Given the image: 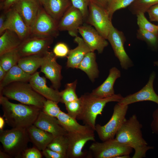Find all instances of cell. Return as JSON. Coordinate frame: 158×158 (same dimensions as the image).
<instances>
[{"label": "cell", "instance_id": "obj_1", "mask_svg": "<svg viewBox=\"0 0 158 158\" xmlns=\"http://www.w3.org/2000/svg\"><path fill=\"white\" fill-rule=\"evenodd\" d=\"M142 128L136 115L133 114L129 119H125L115 135L117 141L134 150L133 158L145 157L147 151L154 148L148 145L143 137Z\"/></svg>", "mask_w": 158, "mask_h": 158}, {"label": "cell", "instance_id": "obj_2", "mask_svg": "<svg viewBox=\"0 0 158 158\" xmlns=\"http://www.w3.org/2000/svg\"><path fill=\"white\" fill-rule=\"evenodd\" d=\"M0 104L6 122L12 128H27L33 125L42 110L34 106L11 102L3 95L0 96Z\"/></svg>", "mask_w": 158, "mask_h": 158}, {"label": "cell", "instance_id": "obj_3", "mask_svg": "<svg viewBox=\"0 0 158 158\" xmlns=\"http://www.w3.org/2000/svg\"><path fill=\"white\" fill-rule=\"evenodd\" d=\"M82 108L81 113L77 119L82 120L86 125L95 131L96 120L98 115H101L106 104L109 102H118L123 97L120 94L106 98L96 97L90 93H85L80 97Z\"/></svg>", "mask_w": 158, "mask_h": 158}, {"label": "cell", "instance_id": "obj_4", "mask_svg": "<svg viewBox=\"0 0 158 158\" xmlns=\"http://www.w3.org/2000/svg\"><path fill=\"white\" fill-rule=\"evenodd\" d=\"M0 92L8 99L21 103L32 106L42 109L47 99L33 89L29 83L18 82L12 83L4 87Z\"/></svg>", "mask_w": 158, "mask_h": 158}, {"label": "cell", "instance_id": "obj_5", "mask_svg": "<svg viewBox=\"0 0 158 158\" xmlns=\"http://www.w3.org/2000/svg\"><path fill=\"white\" fill-rule=\"evenodd\" d=\"M0 141L4 151L12 157L18 158L28 148L30 140L26 128H12L0 131Z\"/></svg>", "mask_w": 158, "mask_h": 158}, {"label": "cell", "instance_id": "obj_6", "mask_svg": "<svg viewBox=\"0 0 158 158\" xmlns=\"http://www.w3.org/2000/svg\"><path fill=\"white\" fill-rule=\"evenodd\" d=\"M128 105H124L118 103L114 106L112 116L105 125H96L95 131L102 142L114 138L116 134L124 120Z\"/></svg>", "mask_w": 158, "mask_h": 158}, {"label": "cell", "instance_id": "obj_7", "mask_svg": "<svg viewBox=\"0 0 158 158\" xmlns=\"http://www.w3.org/2000/svg\"><path fill=\"white\" fill-rule=\"evenodd\" d=\"M89 149L95 158H116L120 155H129L133 150L115 138L102 142H94L90 145Z\"/></svg>", "mask_w": 158, "mask_h": 158}, {"label": "cell", "instance_id": "obj_8", "mask_svg": "<svg viewBox=\"0 0 158 158\" xmlns=\"http://www.w3.org/2000/svg\"><path fill=\"white\" fill-rule=\"evenodd\" d=\"M87 18V22L107 40L111 19L106 8L90 0Z\"/></svg>", "mask_w": 158, "mask_h": 158}, {"label": "cell", "instance_id": "obj_9", "mask_svg": "<svg viewBox=\"0 0 158 158\" xmlns=\"http://www.w3.org/2000/svg\"><path fill=\"white\" fill-rule=\"evenodd\" d=\"M53 38L31 34L17 48L20 57L45 53L48 51Z\"/></svg>", "mask_w": 158, "mask_h": 158}, {"label": "cell", "instance_id": "obj_10", "mask_svg": "<svg viewBox=\"0 0 158 158\" xmlns=\"http://www.w3.org/2000/svg\"><path fill=\"white\" fill-rule=\"evenodd\" d=\"M107 40L110 44L115 56L119 61L121 68L127 70L132 67L133 63L125 49L124 44L126 39L122 31L115 28L112 22L110 24Z\"/></svg>", "mask_w": 158, "mask_h": 158}, {"label": "cell", "instance_id": "obj_11", "mask_svg": "<svg viewBox=\"0 0 158 158\" xmlns=\"http://www.w3.org/2000/svg\"><path fill=\"white\" fill-rule=\"evenodd\" d=\"M58 22L42 7L35 20L30 28L31 34L53 38L56 37L59 31Z\"/></svg>", "mask_w": 158, "mask_h": 158}, {"label": "cell", "instance_id": "obj_12", "mask_svg": "<svg viewBox=\"0 0 158 158\" xmlns=\"http://www.w3.org/2000/svg\"><path fill=\"white\" fill-rule=\"evenodd\" d=\"M56 57L53 52L47 51L44 54L40 67L41 72L50 80L53 88L58 90L62 79V67L57 62Z\"/></svg>", "mask_w": 158, "mask_h": 158}, {"label": "cell", "instance_id": "obj_13", "mask_svg": "<svg viewBox=\"0 0 158 158\" xmlns=\"http://www.w3.org/2000/svg\"><path fill=\"white\" fill-rule=\"evenodd\" d=\"M155 77V73L153 71L150 75L147 83L140 90L123 97L118 103L124 105H128L139 102L150 101L158 105V95L153 88V83Z\"/></svg>", "mask_w": 158, "mask_h": 158}, {"label": "cell", "instance_id": "obj_14", "mask_svg": "<svg viewBox=\"0 0 158 158\" xmlns=\"http://www.w3.org/2000/svg\"><path fill=\"white\" fill-rule=\"evenodd\" d=\"M84 20L80 11L71 5L58 22L59 30L67 31L70 35L75 37L78 36V28Z\"/></svg>", "mask_w": 158, "mask_h": 158}, {"label": "cell", "instance_id": "obj_15", "mask_svg": "<svg viewBox=\"0 0 158 158\" xmlns=\"http://www.w3.org/2000/svg\"><path fill=\"white\" fill-rule=\"evenodd\" d=\"M68 140L67 158H81L85 153L83 149L87 142L90 141H95L94 133L81 134L68 133L66 135Z\"/></svg>", "mask_w": 158, "mask_h": 158}, {"label": "cell", "instance_id": "obj_16", "mask_svg": "<svg viewBox=\"0 0 158 158\" xmlns=\"http://www.w3.org/2000/svg\"><path fill=\"white\" fill-rule=\"evenodd\" d=\"M78 32L91 51H97L101 54L108 45L107 39L90 25H81L78 28Z\"/></svg>", "mask_w": 158, "mask_h": 158}, {"label": "cell", "instance_id": "obj_17", "mask_svg": "<svg viewBox=\"0 0 158 158\" xmlns=\"http://www.w3.org/2000/svg\"><path fill=\"white\" fill-rule=\"evenodd\" d=\"M6 12L5 30H9L14 32L22 41L31 35L30 28L15 8L12 7Z\"/></svg>", "mask_w": 158, "mask_h": 158}, {"label": "cell", "instance_id": "obj_18", "mask_svg": "<svg viewBox=\"0 0 158 158\" xmlns=\"http://www.w3.org/2000/svg\"><path fill=\"white\" fill-rule=\"evenodd\" d=\"M42 7L37 0H19L12 7L17 11L30 28Z\"/></svg>", "mask_w": 158, "mask_h": 158}, {"label": "cell", "instance_id": "obj_19", "mask_svg": "<svg viewBox=\"0 0 158 158\" xmlns=\"http://www.w3.org/2000/svg\"><path fill=\"white\" fill-rule=\"evenodd\" d=\"M29 82L34 90L46 99L58 103H61L60 92L49 87L47 85L45 78L40 76L39 72H36L32 75Z\"/></svg>", "mask_w": 158, "mask_h": 158}, {"label": "cell", "instance_id": "obj_20", "mask_svg": "<svg viewBox=\"0 0 158 158\" xmlns=\"http://www.w3.org/2000/svg\"><path fill=\"white\" fill-rule=\"evenodd\" d=\"M34 125L51 134L54 137L66 135L68 133L56 118L47 114L42 110Z\"/></svg>", "mask_w": 158, "mask_h": 158}, {"label": "cell", "instance_id": "obj_21", "mask_svg": "<svg viewBox=\"0 0 158 158\" xmlns=\"http://www.w3.org/2000/svg\"><path fill=\"white\" fill-rule=\"evenodd\" d=\"M120 71L116 67L111 68L109 75L103 83L92 90L90 94L96 97L104 98L112 97L115 94L114 88L116 80L121 76Z\"/></svg>", "mask_w": 158, "mask_h": 158}, {"label": "cell", "instance_id": "obj_22", "mask_svg": "<svg viewBox=\"0 0 158 158\" xmlns=\"http://www.w3.org/2000/svg\"><path fill=\"white\" fill-rule=\"evenodd\" d=\"M74 41L78 45L70 50L67 56L66 66L68 68L77 69L85 55L91 51L82 38L77 36L75 37Z\"/></svg>", "mask_w": 158, "mask_h": 158}, {"label": "cell", "instance_id": "obj_23", "mask_svg": "<svg viewBox=\"0 0 158 158\" xmlns=\"http://www.w3.org/2000/svg\"><path fill=\"white\" fill-rule=\"evenodd\" d=\"M30 141L34 147L41 151L47 148L54 138L51 133L36 127L34 124L26 128Z\"/></svg>", "mask_w": 158, "mask_h": 158}, {"label": "cell", "instance_id": "obj_24", "mask_svg": "<svg viewBox=\"0 0 158 158\" xmlns=\"http://www.w3.org/2000/svg\"><path fill=\"white\" fill-rule=\"evenodd\" d=\"M59 122L67 133L81 134L94 133L95 130L89 126L79 124L76 119L62 111L56 117Z\"/></svg>", "mask_w": 158, "mask_h": 158}, {"label": "cell", "instance_id": "obj_25", "mask_svg": "<svg viewBox=\"0 0 158 158\" xmlns=\"http://www.w3.org/2000/svg\"><path fill=\"white\" fill-rule=\"evenodd\" d=\"M71 5L69 0H45L42 6L49 15L58 21Z\"/></svg>", "mask_w": 158, "mask_h": 158}, {"label": "cell", "instance_id": "obj_26", "mask_svg": "<svg viewBox=\"0 0 158 158\" xmlns=\"http://www.w3.org/2000/svg\"><path fill=\"white\" fill-rule=\"evenodd\" d=\"M31 75L26 73L16 64L6 72L4 77L0 82V92L4 87L12 83L29 82Z\"/></svg>", "mask_w": 158, "mask_h": 158}, {"label": "cell", "instance_id": "obj_27", "mask_svg": "<svg viewBox=\"0 0 158 158\" xmlns=\"http://www.w3.org/2000/svg\"><path fill=\"white\" fill-rule=\"evenodd\" d=\"M77 69L84 72L92 82L99 76V71L96 62V57L94 52L88 53L81 61Z\"/></svg>", "mask_w": 158, "mask_h": 158}, {"label": "cell", "instance_id": "obj_28", "mask_svg": "<svg viewBox=\"0 0 158 158\" xmlns=\"http://www.w3.org/2000/svg\"><path fill=\"white\" fill-rule=\"evenodd\" d=\"M22 41L14 32L6 30L0 37V55L17 49Z\"/></svg>", "mask_w": 158, "mask_h": 158}, {"label": "cell", "instance_id": "obj_29", "mask_svg": "<svg viewBox=\"0 0 158 158\" xmlns=\"http://www.w3.org/2000/svg\"><path fill=\"white\" fill-rule=\"evenodd\" d=\"M45 53L21 57L17 64L26 73L32 75L40 67Z\"/></svg>", "mask_w": 158, "mask_h": 158}, {"label": "cell", "instance_id": "obj_30", "mask_svg": "<svg viewBox=\"0 0 158 158\" xmlns=\"http://www.w3.org/2000/svg\"><path fill=\"white\" fill-rule=\"evenodd\" d=\"M20 58L17 48L0 55V66L6 72L17 64Z\"/></svg>", "mask_w": 158, "mask_h": 158}, {"label": "cell", "instance_id": "obj_31", "mask_svg": "<svg viewBox=\"0 0 158 158\" xmlns=\"http://www.w3.org/2000/svg\"><path fill=\"white\" fill-rule=\"evenodd\" d=\"M66 135L54 137L48 145L47 148L61 153L65 156L66 157L68 140Z\"/></svg>", "mask_w": 158, "mask_h": 158}, {"label": "cell", "instance_id": "obj_32", "mask_svg": "<svg viewBox=\"0 0 158 158\" xmlns=\"http://www.w3.org/2000/svg\"><path fill=\"white\" fill-rule=\"evenodd\" d=\"M157 4L158 0H135L129 6V9L136 15L140 13H145L150 7Z\"/></svg>", "mask_w": 158, "mask_h": 158}, {"label": "cell", "instance_id": "obj_33", "mask_svg": "<svg viewBox=\"0 0 158 158\" xmlns=\"http://www.w3.org/2000/svg\"><path fill=\"white\" fill-rule=\"evenodd\" d=\"M137 38L145 42L152 49H158V36L152 32L139 28L138 30Z\"/></svg>", "mask_w": 158, "mask_h": 158}, {"label": "cell", "instance_id": "obj_34", "mask_svg": "<svg viewBox=\"0 0 158 158\" xmlns=\"http://www.w3.org/2000/svg\"><path fill=\"white\" fill-rule=\"evenodd\" d=\"M77 82L76 80L72 83L67 84L65 89L60 92L61 103L64 104L77 100L79 98L76 93Z\"/></svg>", "mask_w": 158, "mask_h": 158}, {"label": "cell", "instance_id": "obj_35", "mask_svg": "<svg viewBox=\"0 0 158 158\" xmlns=\"http://www.w3.org/2000/svg\"><path fill=\"white\" fill-rule=\"evenodd\" d=\"M135 0H109L106 9L110 18L116 11L130 6Z\"/></svg>", "mask_w": 158, "mask_h": 158}, {"label": "cell", "instance_id": "obj_36", "mask_svg": "<svg viewBox=\"0 0 158 158\" xmlns=\"http://www.w3.org/2000/svg\"><path fill=\"white\" fill-rule=\"evenodd\" d=\"M137 23L139 28L151 32L158 35V27L149 22L145 16V13H140L137 15Z\"/></svg>", "mask_w": 158, "mask_h": 158}, {"label": "cell", "instance_id": "obj_37", "mask_svg": "<svg viewBox=\"0 0 158 158\" xmlns=\"http://www.w3.org/2000/svg\"><path fill=\"white\" fill-rule=\"evenodd\" d=\"M68 114L72 117L77 119L80 115L82 108L80 97L74 101L64 104Z\"/></svg>", "mask_w": 158, "mask_h": 158}, {"label": "cell", "instance_id": "obj_38", "mask_svg": "<svg viewBox=\"0 0 158 158\" xmlns=\"http://www.w3.org/2000/svg\"><path fill=\"white\" fill-rule=\"evenodd\" d=\"M58 104L53 101L47 99L42 110L48 115L56 118L61 111Z\"/></svg>", "mask_w": 158, "mask_h": 158}, {"label": "cell", "instance_id": "obj_39", "mask_svg": "<svg viewBox=\"0 0 158 158\" xmlns=\"http://www.w3.org/2000/svg\"><path fill=\"white\" fill-rule=\"evenodd\" d=\"M73 7L82 13L84 20L87 18L88 13V7L90 0H69Z\"/></svg>", "mask_w": 158, "mask_h": 158}, {"label": "cell", "instance_id": "obj_40", "mask_svg": "<svg viewBox=\"0 0 158 158\" xmlns=\"http://www.w3.org/2000/svg\"><path fill=\"white\" fill-rule=\"evenodd\" d=\"M70 50L66 44L60 42L55 46L53 52L57 57L62 58L68 56Z\"/></svg>", "mask_w": 158, "mask_h": 158}, {"label": "cell", "instance_id": "obj_41", "mask_svg": "<svg viewBox=\"0 0 158 158\" xmlns=\"http://www.w3.org/2000/svg\"><path fill=\"white\" fill-rule=\"evenodd\" d=\"M43 156L42 151L34 147L26 149L21 154L20 158H42Z\"/></svg>", "mask_w": 158, "mask_h": 158}, {"label": "cell", "instance_id": "obj_42", "mask_svg": "<svg viewBox=\"0 0 158 158\" xmlns=\"http://www.w3.org/2000/svg\"><path fill=\"white\" fill-rule=\"evenodd\" d=\"M42 152L43 156L46 158H66L65 156L47 148Z\"/></svg>", "mask_w": 158, "mask_h": 158}, {"label": "cell", "instance_id": "obj_43", "mask_svg": "<svg viewBox=\"0 0 158 158\" xmlns=\"http://www.w3.org/2000/svg\"><path fill=\"white\" fill-rule=\"evenodd\" d=\"M147 12L151 21L158 22V4L151 6Z\"/></svg>", "mask_w": 158, "mask_h": 158}, {"label": "cell", "instance_id": "obj_44", "mask_svg": "<svg viewBox=\"0 0 158 158\" xmlns=\"http://www.w3.org/2000/svg\"><path fill=\"white\" fill-rule=\"evenodd\" d=\"M153 119L150 126L152 132L158 135V108L156 109L152 114Z\"/></svg>", "mask_w": 158, "mask_h": 158}, {"label": "cell", "instance_id": "obj_45", "mask_svg": "<svg viewBox=\"0 0 158 158\" xmlns=\"http://www.w3.org/2000/svg\"><path fill=\"white\" fill-rule=\"evenodd\" d=\"M19 0H5L3 3H1V9L4 11H6L11 8Z\"/></svg>", "mask_w": 158, "mask_h": 158}, {"label": "cell", "instance_id": "obj_46", "mask_svg": "<svg viewBox=\"0 0 158 158\" xmlns=\"http://www.w3.org/2000/svg\"><path fill=\"white\" fill-rule=\"evenodd\" d=\"M6 17V12L4 11L0 16V35H1L5 31V24Z\"/></svg>", "mask_w": 158, "mask_h": 158}, {"label": "cell", "instance_id": "obj_47", "mask_svg": "<svg viewBox=\"0 0 158 158\" xmlns=\"http://www.w3.org/2000/svg\"><path fill=\"white\" fill-rule=\"evenodd\" d=\"M98 4L106 8L109 0H93Z\"/></svg>", "mask_w": 158, "mask_h": 158}, {"label": "cell", "instance_id": "obj_48", "mask_svg": "<svg viewBox=\"0 0 158 158\" xmlns=\"http://www.w3.org/2000/svg\"><path fill=\"white\" fill-rule=\"evenodd\" d=\"M0 158H11L12 157L8 154L1 150H0Z\"/></svg>", "mask_w": 158, "mask_h": 158}, {"label": "cell", "instance_id": "obj_49", "mask_svg": "<svg viewBox=\"0 0 158 158\" xmlns=\"http://www.w3.org/2000/svg\"><path fill=\"white\" fill-rule=\"evenodd\" d=\"M6 72L0 66V82L4 78L6 75Z\"/></svg>", "mask_w": 158, "mask_h": 158}, {"label": "cell", "instance_id": "obj_50", "mask_svg": "<svg viewBox=\"0 0 158 158\" xmlns=\"http://www.w3.org/2000/svg\"><path fill=\"white\" fill-rule=\"evenodd\" d=\"M3 116H0V130H4V125L5 124V119L4 118Z\"/></svg>", "mask_w": 158, "mask_h": 158}, {"label": "cell", "instance_id": "obj_51", "mask_svg": "<svg viewBox=\"0 0 158 158\" xmlns=\"http://www.w3.org/2000/svg\"><path fill=\"white\" fill-rule=\"evenodd\" d=\"M130 158L129 155H121L118 156L116 157V158Z\"/></svg>", "mask_w": 158, "mask_h": 158}, {"label": "cell", "instance_id": "obj_52", "mask_svg": "<svg viewBox=\"0 0 158 158\" xmlns=\"http://www.w3.org/2000/svg\"><path fill=\"white\" fill-rule=\"evenodd\" d=\"M41 6H42L45 0H37Z\"/></svg>", "mask_w": 158, "mask_h": 158}, {"label": "cell", "instance_id": "obj_53", "mask_svg": "<svg viewBox=\"0 0 158 158\" xmlns=\"http://www.w3.org/2000/svg\"><path fill=\"white\" fill-rule=\"evenodd\" d=\"M154 65L158 68V60L154 61L153 62Z\"/></svg>", "mask_w": 158, "mask_h": 158}, {"label": "cell", "instance_id": "obj_54", "mask_svg": "<svg viewBox=\"0 0 158 158\" xmlns=\"http://www.w3.org/2000/svg\"><path fill=\"white\" fill-rule=\"evenodd\" d=\"M5 0H0V2H1V3H3Z\"/></svg>", "mask_w": 158, "mask_h": 158}, {"label": "cell", "instance_id": "obj_55", "mask_svg": "<svg viewBox=\"0 0 158 158\" xmlns=\"http://www.w3.org/2000/svg\"><path fill=\"white\" fill-rule=\"evenodd\" d=\"M157 26H158V25H157Z\"/></svg>", "mask_w": 158, "mask_h": 158}]
</instances>
